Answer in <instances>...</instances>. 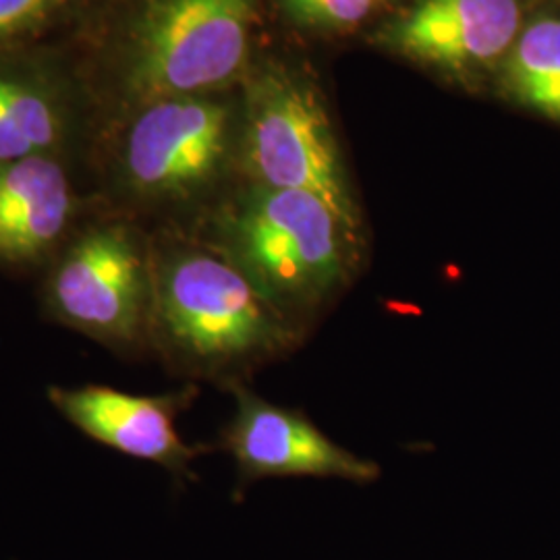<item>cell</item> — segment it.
Here are the masks:
<instances>
[{"mask_svg":"<svg viewBox=\"0 0 560 560\" xmlns=\"http://www.w3.org/2000/svg\"><path fill=\"white\" fill-rule=\"evenodd\" d=\"M75 2L78 0H0V48L40 32Z\"/></svg>","mask_w":560,"mask_h":560,"instance_id":"obj_13","label":"cell"},{"mask_svg":"<svg viewBox=\"0 0 560 560\" xmlns=\"http://www.w3.org/2000/svg\"><path fill=\"white\" fill-rule=\"evenodd\" d=\"M520 101L560 120V21L541 20L521 34L509 60Z\"/></svg>","mask_w":560,"mask_h":560,"instance_id":"obj_12","label":"cell"},{"mask_svg":"<svg viewBox=\"0 0 560 560\" xmlns=\"http://www.w3.org/2000/svg\"><path fill=\"white\" fill-rule=\"evenodd\" d=\"M243 168L252 185L298 189L328 203L340 221L363 233L361 210L339 145L320 104L300 85L264 78L249 101Z\"/></svg>","mask_w":560,"mask_h":560,"instance_id":"obj_5","label":"cell"},{"mask_svg":"<svg viewBox=\"0 0 560 560\" xmlns=\"http://www.w3.org/2000/svg\"><path fill=\"white\" fill-rule=\"evenodd\" d=\"M229 143L222 104L191 96L154 102L133 122L120 161L125 189L145 203H183L221 175Z\"/></svg>","mask_w":560,"mask_h":560,"instance_id":"obj_6","label":"cell"},{"mask_svg":"<svg viewBox=\"0 0 560 560\" xmlns=\"http://www.w3.org/2000/svg\"><path fill=\"white\" fill-rule=\"evenodd\" d=\"M254 20L252 0H150L127 59L141 101L185 98L240 73Z\"/></svg>","mask_w":560,"mask_h":560,"instance_id":"obj_3","label":"cell"},{"mask_svg":"<svg viewBox=\"0 0 560 560\" xmlns=\"http://www.w3.org/2000/svg\"><path fill=\"white\" fill-rule=\"evenodd\" d=\"M289 15L305 25L351 27L370 15L376 0H282Z\"/></svg>","mask_w":560,"mask_h":560,"instance_id":"obj_14","label":"cell"},{"mask_svg":"<svg viewBox=\"0 0 560 560\" xmlns=\"http://www.w3.org/2000/svg\"><path fill=\"white\" fill-rule=\"evenodd\" d=\"M52 318L115 349L148 345L152 252L125 224L88 229L46 282Z\"/></svg>","mask_w":560,"mask_h":560,"instance_id":"obj_4","label":"cell"},{"mask_svg":"<svg viewBox=\"0 0 560 560\" xmlns=\"http://www.w3.org/2000/svg\"><path fill=\"white\" fill-rule=\"evenodd\" d=\"M65 136L59 98L46 81L0 67V161L44 154Z\"/></svg>","mask_w":560,"mask_h":560,"instance_id":"obj_11","label":"cell"},{"mask_svg":"<svg viewBox=\"0 0 560 560\" xmlns=\"http://www.w3.org/2000/svg\"><path fill=\"white\" fill-rule=\"evenodd\" d=\"M363 233L320 198L252 185L224 212L212 243L284 320L310 337L361 268Z\"/></svg>","mask_w":560,"mask_h":560,"instance_id":"obj_2","label":"cell"},{"mask_svg":"<svg viewBox=\"0 0 560 560\" xmlns=\"http://www.w3.org/2000/svg\"><path fill=\"white\" fill-rule=\"evenodd\" d=\"M305 339L217 247L180 241L152 252L148 347L180 376L233 388Z\"/></svg>","mask_w":560,"mask_h":560,"instance_id":"obj_1","label":"cell"},{"mask_svg":"<svg viewBox=\"0 0 560 560\" xmlns=\"http://www.w3.org/2000/svg\"><path fill=\"white\" fill-rule=\"evenodd\" d=\"M73 219V191L46 154L0 161V261L34 264L55 249Z\"/></svg>","mask_w":560,"mask_h":560,"instance_id":"obj_10","label":"cell"},{"mask_svg":"<svg viewBox=\"0 0 560 560\" xmlns=\"http://www.w3.org/2000/svg\"><path fill=\"white\" fill-rule=\"evenodd\" d=\"M520 23L517 0H420L388 30V42L409 59L469 69L504 55Z\"/></svg>","mask_w":560,"mask_h":560,"instance_id":"obj_9","label":"cell"},{"mask_svg":"<svg viewBox=\"0 0 560 560\" xmlns=\"http://www.w3.org/2000/svg\"><path fill=\"white\" fill-rule=\"evenodd\" d=\"M196 386H187L171 395L140 397L108 386H81L73 390L52 386L48 397L90 439L129 457L187 474L200 448L180 441L175 421L196 399Z\"/></svg>","mask_w":560,"mask_h":560,"instance_id":"obj_8","label":"cell"},{"mask_svg":"<svg viewBox=\"0 0 560 560\" xmlns=\"http://www.w3.org/2000/svg\"><path fill=\"white\" fill-rule=\"evenodd\" d=\"M237 409L222 430L221 448L240 469V478H337L372 483L381 478V465L365 459L326 436L300 409L280 407L256 395L245 384L229 388Z\"/></svg>","mask_w":560,"mask_h":560,"instance_id":"obj_7","label":"cell"}]
</instances>
